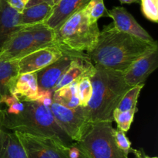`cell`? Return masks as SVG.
<instances>
[{"instance_id":"15","label":"cell","mask_w":158,"mask_h":158,"mask_svg":"<svg viewBox=\"0 0 158 158\" xmlns=\"http://www.w3.org/2000/svg\"><path fill=\"white\" fill-rule=\"evenodd\" d=\"M20 13L7 1H0V50L9 37L20 29Z\"/></svg>"},{"instance_id":"21","label":"cell","mask_w":158,"mask_h":158,"mask_svg":"<svg viewBox=\"0 0 158 158\" xmlns=\"http://www.w3.org/2000/svg\"><path fill=\"white\" fill-rule=\"evenodd\" d=\"M53 102H58L67 108H75L80 106L77 93V80L53 92Z\"/></svg>"},{"instance_id":"16","label":"cell","mask_w":158,"mask_h":158,"mask_svg":"<svg viewBox=\"0 0 158 158\" xmlns=\"http://www.w3.org/2000/svg\"><path fill=\"white\" fill-rule=\"evenodd\" d=\"M94 69V65L87 55L80 57L73 61L67 71L63 74L58 83L53 88V91L69 85L84 75H91Z\"/></svg>"},{"instance_id":"32","label":"cell","mask_w":158,"mask_h":158,"mask_svg":"<svg viewBox=\"0 0 158 158\" xmlns=\"http://www.w3.org/2000/svg\"><path fill=\"white\" fill-rule=\"evenodd\" d=\"M121 4H131V3L139 2L140 0H119Z\"/></svg>"},{"instance_id":"10","label":"cell","mask_w":158,"mask_h":158,"mask_svg":"<svg viewBox=\"0 0 158 158\" xmlns=\"http://www.w3.org/2000/svg\"><path fill=\"white\" fill-rule=\"evenodd\" d=\"M158 67V46L136 60L123 73L125 81L131 87L143 85Z\"/></svg>"},{"instance_id":"3","label":"cell","mask_w":158,"mask_h":158,"mask_svg":"<svg viewBox=\"0 0 158 158\" xmlns=\"http://www.w3.org/2000/svg\"><path fill=\"white\" fill-rule=\"evenodd\" d=\"M1 122L2 128L12 132L49 137L69 147L74 143L58 125L49 107L35 101L24 102V109L17 115L2 108Z\"/></svg>"},{"instance_id":"2","label":"cell","mask_w":158,"mask_h":158,"mask_svg":"<svg viewBox=\"0 0 158 158\" xmlns=\"http://www.w3.org/2000/svg\"><path fill=\"white\" fill-rule=\"evenodd\" d=\"M89 78L93 93L87 106L84 107L89 122H113V112L131 87L125 81L123 72L98 65H94Z\"/></svg>"},{"instance_id":"14","label":"cell","mask_w":158,"mask_h":158,"mask_svg":"<svg viewBox=\"0 0 158 158\" xmlns=\"http://www.w3.org/2000/svg\"><path fill=\"white\" fill-rule=\"evenodd\" d=\"M90 0H60L54 5L51 15L45 24L51 29H56L61 26L68 18L86 6Z\"/></svg>"},{"instance_id":"18","label":"cell","mask_w":158,"mask_h":158,"mask_svg":"<svg viewBox=\"0 0 158 158\" xmlns=\"http://www.w3.org/2000/svg\"><path fill=\"white\" fill-rule=\"evenodd\" d=\"M0 158H27L24 148L14 132H0Z\"/></svg>"},{"instance_id":"12","label":"cell","mask_w":158,"mask_h":158,"mask_svg":"<svg viewBox=\"0 0 158 158\" xmlns=\"http://www.w3.org/2000/svg\"><path fill=\"white\" fill-rule=\"evenodd\" d=\"M108 17L113 20L114 26L119 31L130 34L151 44H157V42L137 22L134 16L122 6H117L108 11Z\"/></svg>"},{"instance_id":"13","label":"cell","mask_w":158,"mask_h":158,"mask_svg":"<svg viewBox=\"0 0 158 158\" xmlns=\"http://www.w3.org/2000/svg\"><path fill=\"white\" fill-rule=\"evenodd\" d=\"M9 93L20 102H35L40 97L36 73L19 74L9 89Z\"/></svg>"},{"instance_id":"7","label":"cell","mask_w":158,"mask_h":158,"mask_svg":"<svg viewBox=\"0 0 158 158\" xmlns=\"http://www.w3.org/2000/svg\"><path fill=\"white\" fill-rule=\"evenodd\" d=\"M24 148L27 158H70L69 147L53 139L14 132Z\"/></svg>"},{"instance_id":"34","label":"cell","mask_w":158,"mask_h":158,"mask_svg":"<svg viewBox=\"0 0 158 158\" xmlns=\"http://www.w3.org/2000/svg\"><path fill=\"white\" fill-rule=\"evenodd\" d=\"M77 158H87V157H86V156H85L83 153H82L81 152H80V154H79L78 157H77Z\"/></svg>"},{"instance_id":"25","label":"cell","mask_w":158,"mask_h":158,"mask_svg":"<svg viewBox=\"0 0 158 158\" xmlns=\"http://www.w3.org/2000/svg\"><path fill=\"white\" fill-rule=\"evenodd\" d=\"M137 109H133L126 112L114 110L113 112V120L117 122V128L124 133H127L131 128V125L134 119V115L137 112Z\"/></svg>"},{"instance_id":"28","label":"cell","mask_w":158,"mask_h":158,"mask_svg":"<svg viewBox=\"0 0 158 158\" xmlns=\"http://www.w3.org/2000/svg\"><path fill=\"white\" fill-rule=\"evenodd\" d=\"M0 103H4L7 105V108L5 110L9 114H19L24 109V102L19 101L16 98H15L11 94H9L2 98L0 99Z\"/></svg>"},{"instance_id":"31","label":"cell","mask_w":158,"mask_h":158,"mask_svg":"<svg viewBox=\"0 0 158 158\" xmlns=\"http://www.w3.org/2000/svg\"><path fill=\"white\" fill-rule=\"evenodd\" d=\"M40 3H48V4L54 6L53 1H52V0H29L26 8L29 7V6H35V5L37 4H40Z\"/></svg>"},{"instance_id":"26","label":"cell","mask_w":158,"mask_h":158,"mask_svg":"<svg viewBox=\"0 0 158 158\" xmlns=\"http://www.w3.org/2000/svg\"><path fill=\"white\" fill-rule=\"evenodd\" d=\"M113 134H114V140L119 150L123 153L124 156L129 157V154L131 153H134V149L131 147V142L127 136L126 133L118 128H114Z\"/></svg>"},{"instance_id":"5","label":"cell","mask_w":158,"mask_h":158,"mask_svg":"<svg viewBox=\"0 0 158 158\" xmlns=\"http://www.w3.org/2000/svg\"><path fill=\"white\" fill-rule=\"evenodd\" d=\"M113 131L111 122L92 123L80 141L76 143L87 158H129L117 147Z\"/></svg>"},{"instance_id":"8","label":"cell","mask_w":158,"mask_h":158,"mask_svg":"<svg viewBox=\"0 0 158 158\" xmlns=\"http://www.w3.org/2000/svg\"><path fill=\"white\" fill-rule=\"evenodd\" d=\"M86 55V54L84 53L71 50L64 47V52L60 58L49 66L35 72L39 88L53 91L60 77L67 71L73 61Z\"/></svg>"},{"instance_id":"9","label":"cell","mask_w":158,"mask_h":158,"mask_svg":"<svg viewBox=\"0 0 158 158\" xmlns=\"http://www.w3.org/2000/svg\"><path fill=\"white\" fill-rule=\"evenodd\" d=\"M64 52V46L55 45L40 48L19 60V74L35 73L53 63Z\"/></svg>"},{"instance_id":"30","label":"cell","mask_w":158,"mask_h":158,"mask_svg":"<svg viewBox=\"0 0 158 158\" xmlns=\"http://www.w3.org/2000/svg\"><path fill=\"white\" fill-rule=\"evenodd\" d=\"M9 6L18 12H22V11L26 8L29 0H8Z\"/></svg>"},{"instance_id":"19","label":"cell","mask_w":158,"mask_h":158,"mask_svg":"<svg viewBox=\"0 0 158 158\" xmlns=\"http://www.w3.org/2000/svg\"><path fill=\"white\" fill-rule=\"evenodd\" d=\"M19 74V60H0V99L10 94L9 89Z\"/></svg>"},{"instance_id":"24","label":"cell","mask_w":158,"mask_h":158,"mask_svg":"<svg viewBox=\"0 0 158 158\" xmlns=\"http://www.w3.org/2000/svg\"><path fill=\"white\" fill-rule=\"evenodd\" d=\"M89 76L90 75H84L77 80V93L80 106L82 107L87 106L92 96L93 87Z\"/></svg>"},{"instance_id":"33","label":"cell","mask_w":158,"mask_h":158,"mask_svg":"<svg viewBox=\"0 0 158 158\" xmlns=\"http://www.w3.org/2000/svg\"><path fill=\"white\" fill-rule=\"evenodd\" d=\"M1 103H0V132H1V130L2 129V122H1Z\"/></svg>"},{"instance_id":"4","label":"cell","mask_w":158,"mask_h":158,"mask_svg":"<svg viewBox=\"0 0 158 158\" xmlns=\"http://www.w3.org/2000/svg\"><path fill=\"white\" fill-rule=\"evenodd\" d=\"M100 32L97 23L89 21L83 8L54 29L55 42L71 50L87 53L97 44Z\"/></svg>"},{"instance_id":"6","label":"cell","mask_w":158,"mask_h":158,"mask_svg":"<svg viewBox=\"0 0 158 158\" xmlns=\"http://www.w3.org/2000/svg\"><path fill=\"white\" fill-rule=\"evenodd\" d=\"M49 108L58 125L67 136L74 143L80 141L91 124L86 116L84 107L70 108L52 102Z\"/></svg>"},{"instance_id":"22","label":"cell","mask_w":158,"mask_h":158,"mask_svg":"<svg viewBox=\"0 0 158 158\" xmlns=\"http://www.w3.org/2000/svg\"><path fill=\"white\" fill-rule=\"evenodd\" d=\"M143 86H144V84L131 87L123 96L116 108V110H118L120 112H126L133 109H137V100H138L140 91L143 88Z\"/></svg>"},{"instance_id":"35","label":"cell","mask_w":158,"mask_h":158,"mask_svg":"<svg viewBox=\"0 0 158 158\" xmlns=\"http://www.w3.org/2000/svg\"><path fill=\"white\" fill-rule=\"evenodd\" d=\"M52 1H53V4L56 5V4H57V3H58L60 0H52Z\"/></svg>"},{"instance_id":"20","label":"cell","mask_w":158,"mask_h":158,"mask_svg":"<svg viewBox=\"0 0 158 158\" xmlns=\"http://www.w3.org/2000/svg\"><path fill=\"white\" fill-rule=\"evenodd\" d=\"M25 27L30 31L36 50L57 45L55 42L54 29H51L45 23H39Z\"/></svg>"},{"instance_id":"29","label":"cell","mask_w":158,"mask_h":158,"mask_svg":"<svg viewBox=\"0 0 158 158\" xmlns=\"http://www.w3.org/2000/svg\"><path fill=\"white\" fill-rule=\"evenodd\" d=\"M53 92L54 91L52 90L40 89V97L35 102L46 107H49L53 102V99H52Z\"/></svg>"},{"instance_id":"36","label":"cell","mask_w":158,"mask_h":158,"mask_svg":"<svg viewBox=\"0 0 158 158\" xmlns=\"http://www.w3.org/2000/svg\"><path fill=\"white\" fill-rule=\"evenodd\" d=\"M0 1H8V0H0Z\"/></svg>"},{"instance_id":"23","label":"cell","mask_w":158,"mask_h":158,"mask_svg":"<svg viewBox=\"0 0 158 158\" xmlns=\"http://www.w3.org/2000/svg\"><path fill=\"white\" fill-rule=\"evenodd\" d=\"M84 9L91 23H97L101 17H108V10L103 0H90Z\"/></svg>"},{"instance_id":"1","label":"cell","mask_w":158,"mask_h":158,"mask_svg":"<svg viewBox=\"0 0 158 158\" xmlns=\"http://www.w3.org/2000/svg\"><path fill=\"white\" fill-rule=\"evenodd\" d=\"M157 44H151L119 31L114 23L105 26L94 49L86 53L93 64L124 72L136 60Z\"/></svg>"},{"instance_id":"17","label":"cell","mask_w":158,"mask_h":158,"mask_svg":"<svg viewBox=\"0 0 158 158\" xmlns=\"http://www.w3.org/2000/svg\"><path fill=\"white\" fill-rule=\"evenodd\" d=\"M53 6L48 3H40L26 7L20 13L19 26L21 27L44 23L52 11Z\"/></svg>"},{"instance_id":"27","label":"cell","mask_w":158,"mask_h":158,"mask_svg":"<svg viewBox=\"0 0 158 158\" xmlns=\"http://www.w3.org/2000/svg\"><path fill=\"white\" fill-rule=\"evenodd\" d=\"M143 15L150 21L158 22V0H140Z\"/></svg>"},{"instance_id":"11","label":"cell","mask_w":158,"mask_h":158,"mask_svg":"<svg viewBox=\"0 0 158 158\" xmlns=\"http://www.w3.org/2000/svg\"><path fill=\"white\" fill-rule=\"evenodd\" d=\"M30 31L23 27L12 34L0 50V60H19L29 53L35 50Z\"/></svg>"}]
</instances>
